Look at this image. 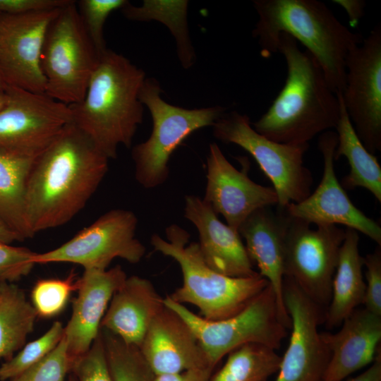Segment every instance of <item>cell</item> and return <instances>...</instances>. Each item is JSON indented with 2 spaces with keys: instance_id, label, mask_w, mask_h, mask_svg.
<instances>
[{
  "instance_id": "cell-21",
  "label": "cell",
  "mask_w": 381,
  "mask_h": 381,
  "mask_svg": "<svg viewBox=\"0 0 381 381\" xmlns=\"http://www.w3.org/2000/svg\"><path fill=\"white\" fill-rule=\"evenodd\" d=\"M184 217L197 228L200 253L213 270L232 277H247L253 269L238 231L222 222L210 205L198 196L185 197Z\"/></svg>"
},
{
  "instance_id": "cell-30",
  "label": "cell",
  "mask_w": 381,
  "mask_h": 381,
  "mask_svg": "<svg viewBox=\"0 0 381 381\" xmlns=\"http://www.w3.org/2000/svg\"><path fill=\"white\" fill-rule=\"evenodd\" d=\"M64 336V327L55 322L40 337L27 344L19 353L0 367V380H11L50 353Z\"/></svg>"
},
{
  "instance_id": "cell-18",
  "label": "cell",
  "mask_w": 381,
  "mask_h": 381,
  "mask_svg": "<svg viewBox=\"0 0 381 381\" xmlns=\"http://www.w3.org/2000/svg\"><path fill=\"white\" fill-rule=\"evenodd\" d=\"M126 278L119 265L109 270H84L78 280V293L71 319L64 327L67 350L73 364L87 353L99 335L109 302Z\"/></svg>"
},
{
  "instance_id": "cell-5",
  "label": "cell",
  "mask_w": 381,
  "mask_h": 381,
  "mask_svg": "<svg viewBox=\"0 0 381 381\" xmlns=\"http://www.w3.org/2000/svg\"><path fill=\"white\" fill-rule=\"evenodd\" d=\"M167 239L153 234L154 250L173 258L179 265L183 284L169 296L175 302L197 307L200 316L220 320L243 310L266 286L268 281L259 273L232 277L211 269L205 262L198 243L188 244L190 234L173 224L166 229Z\"/></svg>"
},
{
  "instance_id": "cell-36",
  "label": "cell",
  "mask_w": 381,
  "mask_h": 381,
  "mask_svg": "<svg viewBox=\"0 0 381 381\" xmlns=\"http://www.w3.org/2000/svg\"><path fill=\"white\" fill-rule=\"evenodd\" d=\"M363 266L365 267V289L362 304L370 312L381 316L380 246L363 258Z\"/></svg>"
},
{
  "instance_id": "cell-32",
  "label": "cell",
  "mask_w": 381,
  "mask_h": 381,
  "mask_svg": "<svg viewBox=\"0 0 381 381\" xmlns=\"http://www.w3.org/2000/svg\"><path fill=\"white\" fill-rule=\"evenodd\" d=\"M126 0H80L76 5L82 23L97 51L102 55L107 49L104 26L109 16L121 9Z\"/></svg>"
},
{
  "instance_id": "cell-12",
  "label": "cell",
  "mask_w": 381,
  "mask_h": 381,
  "mask_svg": "<svg viewBox=\"0 0 381 381\" xmlns=\"http://www.w3.org/2000/svg\"><path fill=\"white\" fill-rule=\"evenodd\" d=\"M353 128L372 154L381 150V26L377 25L346 59L341 92Z\"/></svg>"
},
{
  "instance_id": "cell-34",
  "label": "cell",
  "mask_w": 381,
  "mask_h": 381,
  "mask_svg": "<svg viewBox=\"0 0 381 381\" xmlns=\"http://www.w3.org/2000/svg\"><path fill=\"white\" fill-rule=\"evenodd\" d=\"M71 373L75 381H114L101 330L87 353L75 362Z\"/></svg>"
},
{
  "instance_id": "cell-22",
  "label": "cell",
  "mask_w": 381,
  "mask_h": 381,
  "mask_svg": "<svg viewBox=\"0 0 381 381\" xmlns=\"http://www.w3.org/2000/svg\"><path fill=\"white\" fill-rule=\"evenodd\" d=\"M335 333L321 332L330 352L323 381H343L370 365L380 350L381 316L355 309Z\"/></svg>"
},
{
  "instance_id": "cell-43",
  "label": "cell",
  "mask_w": 381,
  "mask_h": 381,
  "mask_svg": "<svg viewBox=\"0 0 381 381\" xmlns=\"http://www.w3.org/2000/svg\"><path fill=\"white\" fill-rule=\"evenodd\" d=\"M6 102V96L5 92L0 93V109L5 105Z\"/></svg>"
},
{
  "instance_id": "cell-10",
  "label": "cell",
  "mask_w": 381,
  "mask_h": 381,
  "mask_svg": "<svg viewBox=\"0 0 381 381\" xmlns=\"http://www.w3.org/2000/svg\"><path fill=\"white\" fill-rule=\"evenodd\" d=\"M137 224V217L132 211L109 210L60 246L35 253L33 262H70L79 265L84 270H107L116 258L136 264L146 251L135 237Z\"/></svg>"
},
{
  "instance_id": "cell-26",
  "label": "cell",
  "mask_w": 381,
  "mask_h": 381,
  "mask_svg": "<svg viewBox=\"0 0 381 381\" xmlns=\"http://www.w3.org/2000/svg\"><path fill=\"white\" fill-rule=\"evenodd\" d=\"M340 114L337 126V144L334 159L344 157L349 163V174L341 181L343 188L353 190L361 187L370 191L381 202V167L377 158L363 145L348 116L341 92H337Z\"/></svg>"
},
{
  "instance_id": "cell-4",
  "label": "cell",
  "mask_w": 381,
  "mask_h": 381,
  "mask_svg": "<svg viewBox=\"0 0 381 381\" xmlns=\"http://www.w3.org/2000/svg\"><path fill=\"white\" fill-rule=\"evenodd\" d=\"M145 80L142 69L107 49L99 57L83 99L69 105L72 122L109 159L116 157L120 145L131 147L143 121L139 93Z\"/></svg>"
},
{
  "instance_id": "cell-27",
  "label": "cell",
  "mask_w": 381,
  "mask_h": 381,
  "mask_svg": "<svg viewBox=\"0 0 381 381\" xmlns=\"http://www.w3.org/2000/svg\"><path fill=\"white\" fill-rule=\"evenodd\" d=\"M37 317L23 289L0 282V359L9 360L24 345Z\"/></svg>"
},
{
  "instance_id": "cell-9",
  "label": "cell",
  "mask_w": 381,
  "mask_h": 381,
  "mask_svg": "<svg viewBox=\"0 0 381 381\" xmlns=\"http://www.w3.org/2000/svg\"><path fill=\"white\" fill-rule=\"evenodd\" d=\"M218 140L248 152L272 184L279 210L303 200L310 194L311 172L303 164L308 144L275 142L258 133L249 117L236 111L223 114L213 124Z\"/></svg>"
},
{
  "instance_id": "cell-14",
  "label": "cell",
  "mask_w": 381,
  "mask_h": 381,
  "mask_svg": "<svg viewBox=\"0 0 381 381\" xmlns=\"http://www.w3.org/2000/svg\"><path fill=\"white\" fill-rule=\"evenodd\" d=\"M0 109V147L41 152L72 121L68 105L45 93L7 85Z\"/></svg>"
},
{
  "instance_id": "cell-38",
  "label": "cell",
  "mask_w": 381,
  "mask_h": 381,
  "mask_svg": "<svg viewBox=\"0 0 381 381\" xmlns=\"http://www.w3.org/2000/svg\"><path fill=\"white\" fill-rule=\"evenodd\" d=\"M214 368H205L181 373L155 375L154 381H210Z\"/></svg>"
},
{
  "instance_id": "cell-11",
  "label": "cell",
  "mask_w": 381,
  "mask_h": 381,
  "mask_svg": "<svg viewBox=\"0 0 381 381\" xmlns=\"http://www.w3.org/2000/svg\"><path fill=\"white\" fill-rule=\"evenodd\" d=\"M289 216L285 239L284 271L313 301L326 309L345 229L317 226Z\"/></svg>"
},
{
  "instance_id": "cell-41",
  "label": "cell",
  "mask_w": 381,
  "mask_h": 381,
  "mask_svg": "<svg viewBox=\"0 0 381 381\" xmlns=\"http://www.w3.org/2000/svg\"><path fill=\"white\" fill-rule=\"evenodd\" d=\"M16 241H22L19 236L0 220V242L11 244Z\"/></svg>"
},
{
  "instance_id": "cell-6",
  "label": "cell",
  "mask_w": 381,
  "mask_h": 381,
  "mask_svg": "<svg viewBox=\"0 0 381 381\" xmlns=\"http://www.w3.org/2000/svg\"><path fill=\"white\" fill-rule=\"evenodd\" d=\"M161 92L156 80L145 78L139 93L153 123L149 138L133 147L131 153L135 179L145 188L163 184L169 177L168 164L174 150L194 131L212 126L224 114L220 106L194 109L176 107L162 99Z\"/></svg>"
},
{
  "instance_id": "cell-17",
  "label": "cell",
  "mask_w": 381,
  "mask_h": 381,
  "mask_svg": "<svg viewBox=\"0 0 381 381\" xmlns=\"http://www.w3.org/2000/svg\"><path fill=\"white\" fill-rule=\"evenodd\" d=\"M206 167L203 200L217 214H222L234 231H238L241 225L255 210L277 205L273 188L256 183L246 172L236 169L215 143L209 146Z\"/></svg>"
},
{
  "instance_id": "cell-24",
  "label": "cell",
  "mask_w": 381,
  "mask_h": 381,
  "mask_svg": "<svg viewBox=\"0 0 381 381\" xmlns=\"http://www.w3.org/2000/svg\"><path fill=\"white\" fill-rule=\"evenodd\" d=\"M358 242V231L346 228L332 280L330 302L325 313L324 323L328 329L341 325L363 303L365 283Z\"/></svg>"
},
{
  "instance_id": "cell-1",
  "label": "cell",
  "mask_w": 381,
  "mask_h": 381,
  "mask_svg": "<svg viewBox=\"0 0 381 381\" xmlns=\"http://www.w3.org/2000/svg\"><path fill=\"white\" fill-rule=\"evenodd\" d=\"M109 159L72 121L37 155L27 181L25 219L34 236L64 225L85 206Z\"/></svg>"
},
{
  "instance_id": "cell-33",
  "label": "cell",
  "mask_w": 381,
  "mask_h": 381,
  "mask_svg": "<svg viewBox=\"0 0 381 381\" xmlns=\"http://www.w3.org/2000/svg\"><path fill=\"white\" fill-rule=\"evenodd\" d=\"M73 362L65 337L44 358L11 379V381H65Z\"/></svg>"
},
{
  "instance_id": "cell-31",
  "label": "cell",
  "mask_w": 381,
  "mask_h": 381,
  "mask_svg": "<svg viewBox=\"0 0 381 381\" xmlns=\"http://www.w3.org/2000/svg\"><path fill=\"white\" fill-rule=\"evenodd\" d=\"M78 280H74L72 274L64 279L38 280L31 292L32 306L37 316L51 318L59 314L66 306L71 294L78 289Z\"/></svg>"
},
{
  "instance_id": "cell-29",
  "label": "cell",
  "mask_w": 381,
  "mask_h": 381,
  "mask_svg": "<svg viewBox=\"0 0 381 381\" xmlns=\"http://www.w3.org/2000/svg\"><path fill=\"white\" fill-rule=\"evenodd\" d=\"M101 332L114 381H154L155 375L139 347L125 343L104 329Z\"/></svg>"
},
{
  "instance_id": "cell-2",
  "label": "cell",
  "mask_w": 381,
  "mask_h": 381,
  "mask_svg": "<svg viewBox=\"0 0 381 381\" xmlns=\"http://www.w3.org/2000/svg\"><path fill=\"white\" fill-rule=\"evenodd\" d=\"M278 52L284 58V85L267 111L253 128L275 142L308 144L319 133L335 128L340 105L315 58L298 47L291 36L282 33Z\"/></svg>"
},
{
  "instance_id": "cell-39",
  "label": "cell",
  "mask_w": 381,
  "mask_h": 381,
  "mask_svg": "<svg viewBox=\"0 0 381 381\" xmlns=\"http://www.w3.org/2000/svg\"><path fill=\"white\" fill-rule=\"evenodd\" d=\"M333 2L343 8L347 13L350 25L356 27L364 13L365 1L362 0H334Z\"/></svg>"
},
{
  "instance_id": "cell-23",
  "label": "cell",
  "mask_w": 381,
  "mask_h": 381,
  "mask_svg": "<svg viewBox=\"0 0 381 381\" xmlns=\"http://www.w3.org/2000/svg\"><path fill=\"white\" fill-rule=\"evenodd\" d=\"M164 307L152 283L138 276L126 279L114 294L101 327L128 344L140 348L153 320Z\"/></svg>"
},
{
  "instance_id": "cell-42",
  "label": "cell",
  "mask_w": 381,
  "mask_h": 381,
  "mask_svg": "<svg viewBox=\"0 0 381 381\" xmlns=\"http://www.w3.org/2000/svg\"><path fill=\"white\" fill-rule=\"evenodd\" d=\"M7 86L5 80H4L1 73H0V93H3L5 91V89Z\"/></svg>"
},
{
  "instance_id": "cell-7",
  "label": "cell",
  "mask_w": 381,
  "mask_h": 381,
  "mask_svg": "<svg viewBox=\"0 0 381 381\" xmlns=\"http://www.w3.org/2000/svg\"><path fill=\"white\" fill-rule=\"evenodd\" d=\"M164 303L188 325L214 368L224 356L248 343L279 349L289 329L270 284L241 312L220 320H206L168 295Z\"/></svg>"
},
{
  "instance_id": "cell-40",
  "label": "cell",
  "mask_w": 381,
  "mask_h": 381,
  "mask_svg": "<svg viewBox=\"0 0 381 381\" xmlns=\"http://www.w3.org/2000/svg\"><path fill=\"white\" fill-rule=\"evenodd\" d=\"M348 381H381V353L378 351L374 361L363 373Z\"/></svg>"
},
{
  "instance_id": "cell-20",
  "label": "cell",
  "mask_w": 381,
  "mask_h": 381,
  "mask_svg": "<svg viewBox=\"0 0 381 381\" xmlns=\"http://www.w3.org/2000/svg\"><path fill=\"white\" fill-rule=\"evenodd\" d=\"M269 207L253 212L241 225L238 233L245 240L251 262L258 266V273L273 289L280 314L291 329V321L283 297L285 239L289 216L279 210L277 214Z\"/></svg>"
},
{
  "instance_id": "cell-3",
  "label": "cell",
  "mask_w": 381,
  "mask_h": 381,
  "mask_svg": "<svg viewBox=\"0 0 381 381\" xmlns=\"http://www.w3.org/2000/svg\"><path fill=\"white\" fill-rule=\"evenodd\" d=\"M253 6L258 20L253 35L264 57L278 52L279 36L285 33L315 58L332 90L336 94L343 91L346 59L362 42L361 34L350 30L317 0H255Z\"/></svg>"
},
{
  "instance_id": "cell-8",
  "label": "cell",
  "mask_w": 381,
  "mask_h": 381,
  "mask_svg": "<svg viewBox=\"0 0 381 381\" xmlns=\"http://www.w3.org/2000/svg\"><path fill=\"white\" fill-rule=\"evenodd\" d=\"M101 55L82 23L75 1L61 7L50 23L41 54L45 94L71 105L84 97Z\"/></svg>"
},
{
  "instance_id": "cell-13",
  "label": "cell",
  "mask_w": 381,
  "mask_h": 381,
  "mask_svg": "<svg viewBox=\"0 0 381 381\" xmlns=\"http://www.w3.org/2000/svg\"><path fill=\"white\" fill-rule=\"evenodd\" d=\"M283 297L291 321L288 347L274 381H323L330 352L321 337L325 309L284 276Z\"/></svg>"
},
{
  "instance_id": "cell-16",
  "label": "cell",
  "mask_w": 381,
  "mask_h": 381,
  "mask_svg": "<svg viewBox=\"0 0 381 381\" xmlns=\"http://www.w3.org/2000/svg\"><path fill=\"white\" fill-rule=\"evenodd\" d=\"M337 144L336 132L321 133L318 141L324 162L321 181L313 193L299 202L290 203L285 211L291 217L310 224L346 226L363 234L380 246L381 227L353 204L336 176L334 154Z\"/></svg>"
},
{
  "instance_id": "cell-37",
  "label": "cell",
  "mask_w": 381,
  "mask_h": 381,
  "mask_svg": "<svg viewBox=\"0 0 381 381\" xmlns=\"http://www.w3.org/2000/svg\"><path fill=\"white\" fill-rule=\"evenodd\" d=\"M70 0H0V14H20L63 7Z\"/></svg>"
},
{
  "instance_id": "cell-25",
  "label": "cell",
  "mask_w": 381,
  "mask_h": 381,
  "mask_svg": "<svg viewBox=\"0 0 381 381\" xmlns=\"http://www.w3.org/2000/svg\"><path fill=\"white\" fill-rule=\"evenodd\" d=\"M40 153L0 147V220L22 241L33 236L25 219V190Z\"/></svg>"
},
{
  "instance_id": "cell-35",
  "label": "cell",
  "mask_w": 381,
  "mask_h": 381,
  "mask_svg": "<svg viewBox=\"0 0 381 381\" xmlns=\"http://www.w3.org/2000/svg\"><path fill=\"white\" fill-rule=\"evenodd\" d=\"M35 252L0 242V282L13 283L28 275L35 265Z\"/></svg>"
},
{
  "instance_id": "cell-44",
  "label": "cell",
  "mask_w": 381,
  "mask_h": 381,
  "mask_svg": "<svg viewBox=\"0 0 381 381\" xmlns=\"http://www.w3.org/2000/svg\"><path fill=\"white\" fill-rule=\"evenodd\" d=\"M68 381H75V379L72 373H71V375L69 376Z\"/></svg>"
},
{
  "instance_id": "cell-19",
  "label": "cell",
  "mask_w": 381,
  "mask_h": 381,
  "mask_svg": "<svg viewBox=\"0 0 381 381\" xmlns=\"http://www.w3.org/2000/svg\"><path fill=\"white\" fill-rule=\"evenodd\" d=\"M155 375L212 367L188 325L164 305L140 346Z\"/></svg>"
},
{
  "instance_id": "cell-15",
  "label": "cell",
  "mask_w": 381,
  "mask_h": 381,
  "mask_svg": "<svg viewBox=\"0 0 381 381\" xmlns=\"http://www.w3.org/2000/svg\"><path fill=\"white\" fill-rule=\"evenodd\" d=\"M61 8L0 14V73L7 85L45 92L41 54L47 28Z\"/></svg>"
},
{
  "instance_id": "cell-28",
  "label": "cell",
  "mask_w": 381,
  "mask_h": 381,
  "mask_svg": "<svg viewBox=\"0 0 381 381\" xmlns=\"http://www.w3.org/2000/svg\"><path fill=\"white\" fill-rule=\"evenodd\" d=\"M281 361L276 350L260 343H248L230 352L210 381H267L278 372Z\"/></svg>"
}]
</instances>
